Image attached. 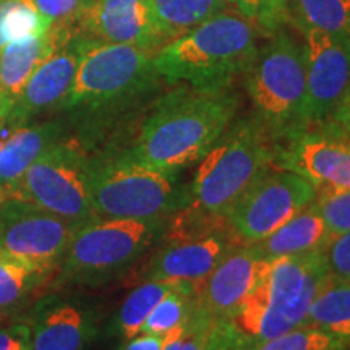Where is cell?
<instances>
[{
	"label": "cell",
	"mask_w": 350,
	"mask_h": 350,
	"mask_svg": "<svg viewBox=\"0 0 350 350\" xmlns=\"http://www.w3.org/2000/svg\"><path fill=\"white\" fill-rule=\"evenodd\" d=\"M305 325L317 326L350 344V281L332 278L317 295Z\"/></svg>",
	"instance_id": "cb8c5ba5"
},
{
	"label": "cell",
	"mask_w": 350,
	"mask_h": 350,
	"mask_svg": "<svg viewBox=\"0 0 350 350\" xmlns=\"http://www.w3.org/2000/svg\"><path fill=\"white\" fill-rule=\"evenodd\" d=\"M167 219L96 217L81 224L55 271L54 287L100 286L129 273L161 242Z\"/></svg>",
	"instance_id": "5b68a950"
},
{
	"label": "cell",
	"mask_w": 350,
	"mask_h": 350,
	"mask_svg": "<svg viewBox=\"0 0 350 350\" xmlns=\"http://www.w3.org/2000/svg\"><path fill=\"white\" fill-rule=\"evenodd\" d=\"M200 284L195 286L177 288L164 297L157 304L150 317L146 318L142 327V332L154 336H165L167 332L180 326L190 317L196 305V294H198Z\"/></svg>",
	"instance_id": "83f0119b"
},
{
	"label": "cell",
	"mask_w": 350,
	"mask_h": 350,
	"mask_svg": "<svg viewBox=\"0 0 350 350\" xmlns=\"http://www.w3.org/2000/svg\"><path fill=\"white\" fill-rule=\"evenodd\" d=\"M8 116H10V109H8V107L5 106V103H3V100L0 99V133H2L3 126L7 125Z\"/></svg>",
	"instance_id": "74e56055"
},
{
	"label": "cell",
	"mask_w": 350,
	"mask_h": 350,
	"mask_svg": "<svg viewBox=\"0 0 350 350\" xmlns=\"http://www.w3.org/2000/svg\"><path fill=\"white\" fill-rule=\"evenodd\" d=\"M331 279L325 252L268 258L230 319L255 349L305 325L313 300Z\"/></svg>",
	"instance_id": "7a4b0ae2"
},
{
	"label": "cell",
	"mask_w": 350,
	"mask_h": 350,
	"mask_svg": "<svg viewBox=\"0 0 350 350\" xmlns=\"http://www.w3.org/2000/svg\"><path fill=\"white\" fill-rule=\"evenodd\" d=\"M75 20L57 21L46 34L18 39L0 49V99L10 112L39 65L77 36L72 28Z\"/></svg>",
	"instance_id": "d6986e66"
},
{
	"label": "cell",
	"mask_w": 350,
	"mask_h": 350,
	"mask_svg": "<svg viewBox=\"0 0 350 350\" xmlns=\"http://www.w3.org/2000/svg\"><path fill=\"white\" fill-rule=\"evenodd\" d=\"M237 245L229 226L201 234L164 235L146 265L138 269L135 281L203 282Z\"/></svg>",
	"instance_id": "4fadbf2b"
},
{
	"label": "cell",
	"mask_w": 350,
	"mask_h": 350,
	"mask_svg": "<svg viewBox=\"0 0 350 350\" xmlns=\"http://www.w3.org/2000/svg\"><path fill=\"white\" fill-rule=\"evenodd\" d=\"M278 167L301 175L314 188L350 190V138L336 131H304L278 150Z\"/></svg>",
	"instance_id": "9a60e30c"
},
{
	"label": "cell",
	"mask_w": 350,
	"mask_h": 350,
	"mask_svg": "<svg viewBox=\"0 0 350 350\" xmlns=\"http://www.w3.org/2000/svg\"><path fill=\"white\" fill-rule=\"evenodd\" d=\"M178 172L151 167L130 152L88 165L91 203L100 219L169 217L187 204Z\"/></svg>",
	"instance_id": "8992f818"
},
{
	"label": "cell",
	"mask_w": 350,
	"mask_h": 350,
	"mask_svg": "<svg viewBox=\"0 0 350 350\" xmlns=\"http://www.w3.org/2000/svg\"><path fill=\"white\" fill-rule=\"evenodd\" d=\"M0 350H31L29 329L26 323L0 329Z\"/></svg>",
	"instance_id": "e575fe53"
},
{
	"label": "cell",
	"mask_w": 350,
	"mask_h": 350,
	"mask_svg": "<svg viewBox=\"0 0 350 350\" xmlns=\"http://www.w3.org/2000/svg\"><path fill=\"white\" fill-rule=\"evenodd\" d=\"M325 129L350 138V91L342 103L339 104V107L336 109L334 113L329 117V120L326 122Z\"/></svg>",
	"instance_id": "d590c367"
},
{
	"label": "cell",
	"mask_w": 350,
	"mask_h": 350,
	"mask_svg": "<svg viewBox=\"0 0 350 350\" xmlns=\"http://www.w3.org/2000/svg\"><path fill=\"white\" fill-rule=\"evenodd\" d=\"M239 96L230 88L182 86L163 96L130 154L151 167L178 172L198 163L232 125Z\"/></svg>",
	"instance_id": "6da1fadb"
},
{
	"label": "cell",
	"mask_w": 350,
	"mask_h": 350,
	"mask_svg": "<svg viewBox=\"0 0 350 350\" xmlns=\"http://www.w3.org/2000/svg\"><path fill=\"white\" fill-rule=\"evenodd\" d=\"M306 125H325L350 91V34L305 31Z\"/></svg>",
	"instance_id": "7c38bea8"
},
{
	"label": "cell",
	"mask_w": 350,
	"mask_h": 350,
	"mask_svg": "<svg viewBox=\"0 0 350 350\" xmlns=\"http://www.w3.org/2000/svg\"><path fill=\"white\" fill-rule=\"evenodd\" d=\"M33 2L46 18H49L52 23H57V21L78 18L83 8L91 0H33Z\"/></svg>",
	"instance_id": "836d02e7"
},
{
	"label": "cell",
	"mask_w": 350,
	"mask_h": 350,
	"mask_svg": "<svg viewBox=\"0 0 350 350\" xmlns=\"http://www.w3.org/2000/svg\"><path fill=\"white\" fill-rule=\"evenodd\" d=\"M164 46L224 10V0H146Z\"/></svg>",
	"instance_id": "7402d4cb"
},
{
	"label": "cell",
	"mask_w": 350,
	"mask_h": 350,
	"mask_svg": "<svg viewBox=\"0 0 350 350\" xmlns=\"http://www.w3.org/2000/svg\"><path fill=\"white\" fill-rule=\"evenodd\" d=\"M195 284L190 281H172V279H163V281H143L139 282L125 300L122 301L120 308L117 310L113 318L112 329L122 339L129 340L142 332V327L150 317L152 308L164 299L170 292L177 288H185Z\"/></svg>",
	"instance_id": "603a6c76"
},
{
	"label": "cell",
	"mask_w": 350,
	"mask_h": 350,
	"mask_svg": "<svg viewBox=\"0 0 350 350\" xmlns=\"http://www.w3.org/2000/svg\"><path fill=\"white\" fill-rule=\"evenodd\" d=\"M347 350H350V347H349V349H347Z\"/></svg>",
	"instance_id": "f35d334b"
},
{
	"label": "cell",
	"mask_w": 350,
	"mask_h": 350,
	"mask_svg": "<svg viewBox=\"0 0 350 350\" xmlns=\"http://www.w3.org/2000/svg\"><path fill=\"white\" fill-rule=\"evenodd\" d=\"M256 26L239 12L221 10L161 47L154 54V68L174 85L230 88L256 55Z\"/></svg>",
	"instance_id": "3957f363"
},
{
	"label": "cell",
	"mask_w": 350,
	"mask_h": 350,
	"mask_svg": "<svg viewBox=\"0 0 350 350\" xmlns=\"http://www.w3.org/2000/svg\"><path fill=\"white\" fill-rule=\"evenodd\" d=\"M81 46L83 39L75 36L39 65L13 104L7 124L20 126L38 113L57 106L65 107L77 75Z\"/></svg>",
	"instance_id": "e0dca14e"
},
{
	"label": "cell",
	"mask_w": 350,
	"mask_h": 350,
	"mask_svg": "<svg viewBox=\"0 0 350 350\" xmlns=\"http://www.w3.org/2000/svg\"><path fill=\"white\" fill-rule=\"evenodd\" d=\"M349 347L350 344L334 338L329 332L312 325H301L252 350H347Z\"/></svg>",
	"instance_id": "f1b7e54d"
},
{
	"label": "cell",
	"mask_w": 350,
	"mask_h": 350,
	"mask_svg": "<svg viewBox=\"0 0 350 350\" xmlns=\"http://www.w3.org/2000/svg\"><path fill=\"white\" fill-rule=\"evenodd\" d=\"M31 350H85L99 332L93 300L55 292L36 301L28 323Z\"/></svg>",
	"instance_id": "5bb4252c"
},
{
	"label": "cell",
	"mask_w": 350,
	"mask_h": 350,
	"mask_svg": "<svg viewBox=\"0 0 350 350\" xmlns=\"http://www.w3.org/2000/svg\"><path fill=\"white\" fill-rule=\"evenodd\" d=\"M265 258L250 245H237L200 284L198 304L214 318H232L260 278Z\"/></svg>",
	"instance_id": "ac0fdd59"
},
{
	"label": "cell",
	"mask_w": 350,
	"mask_h": 350,
	"mask_svg": "<svg viewBox=\"0 0 350 350\" xmlns=\"http://www.w3.org/2000/svg\"><path fill=\"white\" fill-rule=\"evenodd\" d=\"M54 274L0 255V313L25 304Z\"/></svg>",
	"instance_id": "d4e9b609"
},
{
	"label": "cell",
	"mask_w": 350,
	"mask_h": 350,
	"mask_svg": "<svg viewBox=\"0 0 350 350\" xmlns=\"http://www.w3.org/2000/svg\"><path fill=\"white\" fill-rule=\"evenodd\" d=\"M80 224L18 198L0 201V255L55 274Z\"/></svg>",
	"instance_id": "8fae6325"
},
{
	"label": "cell",
	"mask_w": 350,
	"mask_h": 350,
	"mask_svg": "<svg viewBox=\"0 0 350 350\" xmlns=\"http://www.w3.org/2000/svg\"><path fill=\"white\" fill-rule=\"evenodd\" d=\"M319 216L334 237L350 232V190L347 188H317L313 200Z\"/></svg>",
	"instance_id": "f546056e"
},
{
	"label": "cell",
	"mask_w": 350,
	"mask_h": 350,
	"mask_svg": "<svg viewBox=\"0 0 350 350\" xmlns=\"http://www.w3.org/2000/svg\"><path fill=\"white\" fill-rule=\"evenodd\" d=\"M250 344L245 336L237 329L230 318L214 319L211 331H209L203 350H252Z\"/></svg>",
	"instance_id": "1f68e13d"
},
{
	"label": "cell",
	"mask_w": 350,
	"mask_h": 350,
	"mask_svg": "<svg viewBox=\"0 0 350 350\" xmlns=\"http://www.w3.org/2000/svg\"><path fill=\"white\" fill-rule=\"evenodd\" d=\"M86 159L80 148L57 142L29 165L12 188L10 198L36 204L75 224L96 219L90 193Z\"/></svg>",
	"instance_id": "ba28073f"
},
{
	"label": "cell",
	"mask_w": 350,
	"mask_h": 350,
	"mask_svg": "<svg viewBox=\"0 0 350 350\" xmlns=\"http://www.w3.org/2000/svg\"><path fill=\"white\" fill-rule=\"evenodd\" d=\"M274 137L258 119L230 125L200 161L187 204L226 217L250 188L275 165Z\"/></svg>",
	"instance_id": "277c9868"
},
{
	"label": "cell",
	"mask_w": 350,
	"mask_h": 350,
	"mask_svg": "<svg viewBox=\"0 0 350 350\" xmlns=\"http://www.w3.org/2000/svg\"><path fill=\"white\" fill-rule=\"evenodd\" d=\"M332 278L350 281V232L331 240L325 250Z\"/></svg>",
	"instance_id": "d6a6232c"
},
{
	"label": "cell",
	"mask_w": 350,
	"mask_h": 350,
	"mask_svg": "<svg viewBox=\"0 0 350 350\" xmlns=\"http://www.w3.org/2000/svg\"><path fill=\"white\" fill-rule=\"evenodd\" d=\"M317 188L301 175L273 165L227 214V224L240 245L266 239L305 209Z\"/></svg>",
	"instance_id": "30bf717a"
},
{
	"label": "cell",
	"mask_w": 350,
	"mask_h": 350,
	"mask_svg": "<svg viewBox=\"0 0 350 350\" xmlns=\"http://www.w3.org/2000/svg\"><path fill=\"white\" fill-rule=\"evenodd\" d=\"M256 28L274 34L288 20V0H224Z\"/></svg>",
	"instance_id": "4dcf8cb0"
},
{
	"label": "cell",
	"mask_w": 350,
	"mask_h": 350,
	"mask_svg": "<svg viewBox=\"0 0 350 350\" xmlns=\"http://www.w3.org/2000/svg\"><path fill=\"white\" fill-rule=\"evenodd\" d=\"M60 142L55 124L12 126L0 133V201L10 198L12 188L47 148Z\"/></svg>",
	"instance_id": "ffe728a7"
},
{
	"label": "cell",
	"mask_w": 350,
	"mask_h": 350,
	"mask_svg": "<svg viewBox=\"0 0 350 350\" xmlns=\"http://www.w3.org/2000/svg\"><path fill=\"white\" fill-rule=\"evenodd\" d=\"M164 344V336H154V334H146V332H139L126 340L122 345L120 350H163Z\"/></svg>",
	"instance_id": "8d00e7d4"
},
{
	"label": "cell",
	"mask_w": 350,
	"mask_h": 350,
	"mask_svg": "<svg viewBox=\"0 0 350 350\" xmlns=\"http://www.w3.org/2000/svg\"><path fill=\"white\" fill-rule=\"evenodd\" d=\"M334 235L319 216L313 201L282 227L255 243H247L265 260L300 253L325 252Z\"/></svg>",
	"instance_id": "44dd1931"
},
{
	"label": "cell",
	"mask_w": 350,
	"mask_h": 350,
	"mask_svg": "<svg viewBox=\"0 0 350 350\" xmlns=\"http://www.w3.org/2000/svg\"><path fill=\"white\" fill-rule=\"evenodd\" d=\"M78 25L98 41L131 44L152 52L164 46L146 0H91Z\"/></svg>",
	"instance_id": "2e32d148"
},
{
	"label": "cell",
	"mask_w": 350,
	"mask_h": 350,
	"mask_svg": "<svg viewBox=\"0 0 350 350\" xmlns=\"http://www.w3.org/2000/svg\"><path fill=\"white\" fill-rule=\"evenodd\" d=\"M243 75L258 119L274 138L291 139L308 129L305 46L274 33Z\"/></svg>",
	"instance_id": "52a82bcc"
},
{
	"label": "cell",
	"mask_w": 350,
	"mask_h": 350,
	"mask_svg": "<svg viewBox=\"0 0 350 350\" xmlns=\"http://www.w3.org/2000/svg\"><path fill=\"white\" fill-rule=\"evenodd\" d=\"M154 54L131 44L83 39L80 62L65 107L96 106L138 91L157 75Z\"/></svg>",
	"instance_id": "9c48e42d"
},
{
	"label": "cell",
	"mask_w": 350,
	"mask_h": 350,
	"mask_svg": "<svg viewBox=\"0 0 350 350\" xmlns=\"http://www.w3.org/2000/svg\"><path fill=\"white\" fill-rule=\"evenodd\" d=\"M292 12L304 31L350 34V0H294Z\"/></svg>",
	"instance_id": "484cf974"
},
{
	"label": "cell",
	"mask_w": 350,
	"mask_h": 350,
	"mask_svg": "<svg viewBox=\"0 0 350 350\" xmlns=\"http://www.w3.org/2000/svg\"><path fill=\"white\" fill-rule=\"evenodd\" d=\"M51 26L33 0H0V49L18 39L46 34Z\"/></svg>",
	"instance_id": "4316f807"
}]
</instances>
